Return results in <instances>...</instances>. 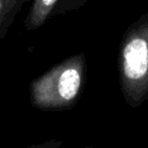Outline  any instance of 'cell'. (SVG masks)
Masks as SVG:
<instances>
[{
    "label": "cell",
    "instance_id": "cell-3",
    "mask_svg": "<svg viewBox=\"0 0 148 148\" xmlns=\"http://www.w3.org/2000/svg\"><path fill=\"white\" fill-rule=\"evenodd\" d=\"M56 1H57V0H40L42 5H43L45 8H51V7L54 5Z\"/></svg>",
    "mask_w": 148,
    "mask_h": 148
},
{
    "label": "cell",
    "instance_id": "cell-1",
    "mask_svg": "<svg viewBox=\"0 0 148 148\" xmlns=\"http://www.w3.org/2000/svg\"><path fill=\"white\" fill-rule=\"evenodd\" d=\"M121 80L130 92L148 90V29H135L121 47Z\"/></svg>",
    "mask_w": 148,
    "mask_h": 148
},
{
    "label": "cell",
    "instance_id": "cell-2",
    "mask_svg": "<svg viewBox=\"0 0 148 148\" xmlns=\"http://www.w3.org/2000/svg\"><path fill=\"white\" fill-rule=\"evenodd\" d=\"M82 83L81 68L76 64H69L57 74L56 91L60 102H72L76 98Z\"/></svg>",
    "mask_w": 148,
    "mask_h": 148
},
{
    "label": "cell",
    "instance_id": "cell-4",
    "mask_svg": "<svg viewBox=\"0 0 148 148\" xmlns=\"http://www.w3.org/2000/svg\"><path fill=\"white\" fill-rule=\"evenodd\" d=\"M0 7H1V1H0Z\"/></svg>",
    "mask_w": 148,
    "mask_h": 148
}]
</instances>
